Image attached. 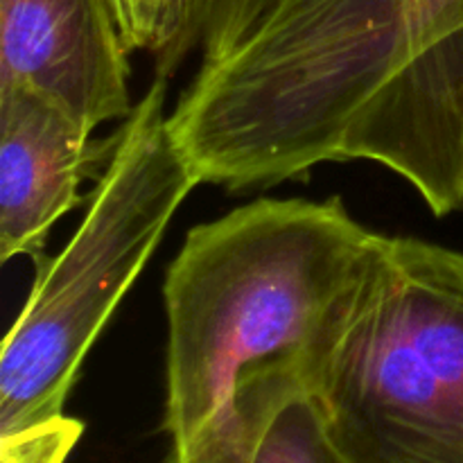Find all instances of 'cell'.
I'll return each mask as SVG.
<instances>
[{"instance_id": "12", "label": "cell", "mask_w": 463, "mask_h": 463, "mask_svg": "<svg viewBox=\"0 0 463 463\" xmlns=\"http://www.w3.org/2000/svg\"><path fill=\"white\" fill-rule=\"evenodd\" d=\"M461 211H463V202H461Z\"/></svg>"}, {"instance_id": "9", "label": "cell", "mask_w": 463, "mask_h": 463, "mask_svg": "<svg viewBox=\"0 0 463 463\" xmlns=\"http://www.w3.org/2000/svg\"><path fill=\"white\" fill-rule=\"evenodd\" d=\"M84 423L61 414L0 437V463H66Z\"/></svg>"}, {"instance_id": "2", "label": "cell", "mask_w": 463, "mask_h": 463, "mask_svg": "<svg viewBox=\"0 0 463 463\" xmlns=\"http://www.w3.org/2000/svg\"><path fill=\"white\" fill-rule=\"evenodd\" d=\"M167 80L118 127V145L72 238L36 265L0 351V437L63 414L95 339L202 181L170 131Z\"/></svg>"}, {"instance_id": "5", "label": "cell", "mask_w": 463, "mask_h": 463, "mask_svg": "<svg viewBox=\"0 0 463 463\" xmlns=\"http://www.w3.org/2000/svg\"><path fill=\"white\" fill-rule=\"evenodd\" d=\"M118 145L93 138L57 102L23 84H0V260L39 265L52 226L84 202L81 184L107 170Z\"/></svg>"}, {"instance_id": "7", "label": "cell", "mask_w": 463, "mask_h": 463, "mask_svg": "<svg viewBox=\"0 0 463 463\" xmlns=\"http://www.w3.org/2000/svg\"><path fill=\"white\" fill-rule=\"evenodd\" d=\"M249 463H346L326 430L315 396L294 398L267 425Z\"/></svg>"}, {"instance_id": "6", "label": "cell", "mask_w": 463, "mask_h": 463, "mask_svg": "<svg viewBox=\"0 0 463 463\" xmlns=\"http://www.w3.org/2000/svg\"><path fill=\"white\" fill-rule=\"evenodd\" d=\"M131 52L156 54V72L170 77L184 61V43L193 16V0H109Z\"/></svg>"}, {"instance_id": "8", "label": "cell", "mask_w": 463, "mask_h": 463, "mask_svg": "<svg viewBox=\"0 0 463 463\" xmlns=\"http://www.w3.org/2000/svg\"><path fill=\"white\" fill-rule=\"evenodd\" d=\"M285 0H193L184 57L197 45L202 63H213L233 52Z\"/></svg>"}, {"instance_id": "10", "label": "cell", "mask_w": 463, "mask_h": 463, "mask_svg": "<svg viewBox=\"0 0 463 463\" xmlns=\"http://www.w3.org/2000/svg\"><path fill=\"white\" fill-rule=\"evenodd\" d=\"M430 18L443 39L463 34V0H428Z\"/></svg>"}, {"instance_id": "4", "label": "cell", "mask_w": 463, "mask_h": 463, "mask_svg": "<svg viewBox=\"0 0 463 463\" xmlns=\"http://www.w3.org/2000/svg\"><path fill=\"white\" fill-rule=\"evenodd\" d=\"M129 52L109 0H0V84L39 90L89 131L134 113Z\"/></svg>"}, {"instance_id": "1", "label": "cell", "mask_w": 463, "mask_h": 463, "mask_svg": "<svg viewBox=\"0 0 463 463\" xmlns=\"http://www.w3.org/2000/svg\"><path fill=\"white\" fill-rule=\"evenodd\" d=\"M387 244L339 197L193 226L163 283L167 463L251 461L274 416L319 393Z\"/></svg>"}, {"instance_id": "3", "label": "cell", "mask_w": 463, "mask_h": 463, "mask_svg": "<svg viewBox=\"0 0 463 463\" xmlns=\"http://www.w3.org/2000/svg\"><path fill=\"white\" fill-rule=\"evenodd\" d=\"M315 398L346 463H463V253L389 238Z\"/></svg>"}, {"instance_id": "11", "label": "cell", "mask_w": 463, "mask_h": 463, "mask_svg": "<svg viewBox=\"0 0 463 463\" xmlns=\"http://www.w3.org/2000/svg\"><path fill=\"white\" fill-rule=\"evenodd\" d=\"M411 3L416 5V12H419V23H420V32H423V41H425V48H428V52L432 54L434 59H437L439 63H446V54L441 52V50H437V45L430 41V32H428V0H411Z\"/></svg>"}]
</instances>
